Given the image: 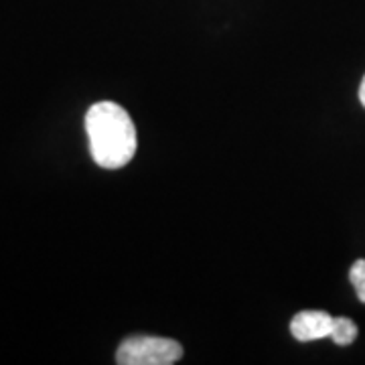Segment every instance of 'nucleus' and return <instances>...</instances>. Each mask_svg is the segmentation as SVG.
Returning a JSON list of instances; mask_svg holds the SVG:
<instances>
[{"instance_id": "1", "label": "nucleus", "mask_w": 365, "mask_h": 365, "mask_svg": "<svg viewBox=\"0 0 365 365\" xmlns=\"http://www.w3.org/2000/svg\"><path fill=\"white\" fill-rule=\"evenodd\" d=\"M90 153L102 169H122L136 155V128L116 102H98L86 114Z\"/></svg>"}, {"instance_id": "2", "label": "nucleus", "mask_w": 365, "mask_h": 365, "mask_svg": "<svg viewBox=\"0 0 365 365\" xmlns=\"http://www.w3.org/2000/svg\"><path fill=\"white\" fill-rule=\"evenodd\" d=\"M182 357L179 341L167 337H130L116 353L120 365H170Z\"/></svg>"}, {"instance_id": "3", "label": "nucleus", "mask_w": 365, "mask_h": 365, "mask_svg": "<svg viewBox=\"0 0 365 365\" xmlns=\"http://www.w3.org/2000/svg\"><path fill=\"white\" fill-rule=\"evenodd\" d=\"M333 327H335V317H331L325 311H302L290 321V333L297 341L307 343V341L331 337Z\"/></svg>"}, {"instance_id": "4", "label": "nucleus", "mask_w": 365, "mask_h": 365, "mask_svg": "<svg viewBox=\"0 0 365 365\" xmlns=\"http://www.w3.org/2000/svg\"><path fill=\"white\" fill-rule=\"evenodd\" d=\"M357 325L353 323L351 319L347 317H337L335 319V327L331 333V339L335 341L337 345H351L353 341L357 339Z\"/></svg>"}, {"instance_id": "5", "label": "nucleus", "mask_w": 365, "mask_h": 365, "mask_svg": "<svg viewBox=\"0 0 365 365\" xmlns=\"http://www.w3.org/2000/svg\"><path fill=\"white\" fill-rule=\"evenodd\" d=\"M349 280L357 292V299L365 304V260H355L349 270Z\"/></svg>"}, {"instance_id": "6", "label": "nucleus", "mask_w": 365, "mask_h": 365, "mask_svg": "<svg viewBox=\"0 0 365 365\" xmlns=\"http://www.w3.org/2000/svg\"><path fill=\"white\" fill-rule=\"evenodd\" d=\"M359 100H361V104L365 108V76H364V81H361V86H359Z\"/></svg>"}]
</instances>
